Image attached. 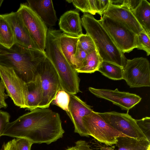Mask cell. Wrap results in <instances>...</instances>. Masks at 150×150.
I'll use <instances>...</instances> for the list:
<instances>
[{
    "label": "cell",
    "instance_id": "4",
    "mask_svg": "<svg viewBox=\"0 0 150 150\" xmlns=\"http://www.w3.org/2000/svg\"><path fill=\"white\" fill-rule=\"evenodd\" d=\"M48 59L58 75L62 89L69 93L76 95L81 91L80 79L75 68L66 59L60 49L50 54Z\"/></svg>",
    "mask_w": 150,
    "mask_h": 150
},
{
    "label": "cell",
    "instance_id": "17",
    "mask_svg": "<svg viewBox=\"0 0 150 150\" xmlns=\"http://www.w3.org/2000/svg\"><path fill=\"white\" fill-rule=\"evenodd\" d=\"M59 25L64 33L77 37L83 34L81 19L76 11L70 10L64 13L59 18Z\"/></svg>",
    "mask_w": 150,
    "mask_h": 150
},
{
    "label": "cell",
    "instance_id": "12",
    "mask_svg": "<svg viewBox=\"0 0 150 150\" xmlns=\"http://www.w3.org/2000/svg\"><path fill=\"white\" fill-rule=\"evenodd\" d=\"M89 91L97 97L108 100L128 111L139 103L142 98L136 94L115 90L97 89L90 87Z\"/></svg>",
    "mask_w": 150,
    "mask_h": 150
},
{
    "label": "cell",
    "instance_id": "27",
    "mask_svg": "<svg viewBox=\"0 0 150 150\" xmlns=\"http://www.w3.org/2000/svg\"><path fill=\"white\" fill-rule=\"evenodd\" d=\"M79 42L81 47L87 54L96 50L92 39L86 34H83L79 37Z\"/></svg>",
    "mask_w": 150,
    "mask_h": 150
},
{
    "label": "cell",
    "instance_id": "28",
    "mask_svg": "<svg viewBox=\"0 0 150 150\" xmlns=\"http://www.w3.org/2000/svg\"><path fill=\"white\" fill-rule=\"evenodd\" d=\"M87 54L81 47L78 40L77 49L74 56V62L76 70L81 67Z\"/></svg>",
    "mask_w": 150,
    "mask_h": 150
},
{
    "label": "cell",
    "instance_id": "13",
    "mask_svg": "<svg viewBox=\"0 0 150 150\" xmlns=\"http://www.w3.org/2000/svg\"><path fill=\"white\" fill-rule=\"evenodd\" d=\"M69 94V111L66 112L74 127V132L82 137H89L83 122V118L90 114L93 110L75 95Z\"/></svg>",
    "mask_w": 150,
    "mask_h": 150
},
{
    "label": "cell",
    "instance_id": "30",
    "mask_svg": "<svg viewBox=\"0 0 150 150\" xmlns=\"http://www.w3.org/2000/svg\"><path fill=\"white\" fill-rule=\"evenodd\" d=\"M66 1L69 3H72L77 8L85 13H90V6L89 0H69Z\"/></svg>",
    "mask_w": 150,
    "mask_h": 150
},
{
    "label": "cell",
    "instance_id": "11",
    "mask_svg": "<svg viewBox=\"0 0 150 150\" xmlns=\"http://www.w3.org/2000/svg\"><path fill=\"white\" fill-rule=\"evenodd\" d=\"M98 113L107 123L127 137L148 140L137 125L135 120L128 112L125 113L112 111Z\"/></svg>",
    "mask_w": 150,
    "mask_h": 150
},
{
    "label": "cell",
    "instance_id": "20",
    "mask_svg": "<svg viewBox=\"0 0 150 150\" xmlns=\"http://www.w3.org/2000/svg\"><path fill=\"white\" fill-rule=\"evenodd\" d=\"M78 40L79 37L63 33L61 34L59 40L62 53L69 63L74 68V56L77 49Z\"/></svg>",
    "mask_w": 150,
    "mask_h": 150
},
{
    "label": "cell",
    "instance_id": "9",
    "mask_svg": "<svg viewBox=\"0 0 150 150\" xmlns=\"http://www.w3.org/2000/svg\"><path fill=\"white\" fill-rule=\"evenodd\" d=\"M123 79L131 88L150 86V65L146 58L127 59L123 67Z\"/></svg>",
    "mask_w": 150,
    "mask_h": 150
},
{
    "label": "cell",
    "instance_id": "5",
    "mask_svg": "<svg viewBox=\"0 0 150 150\" xmlns=\"http://www.w3.org/2000/svg\"><path fill=\"white\" fill-rule=\"evenodd\" d=\"M82 120L88 135L106 146H112L115 144L118 137H128L113 128L100 117L98 112L93 111L83 117Z\"/></svg>",
    "mask_w": 150,
    "mask_h": 150
},
{
    "label": "cell",
    "instance_id": "39",
    "mask_svg": "<svg viewBox=\"0 0 150 150\" xmlns=\"http://www.w3.org/2000/svg\"><path fill=\"white\" fill-rule=\"evenodd\" d=\"M3 0H0V7L3 1Z\"/></svg>",
    "mask_w": 150,
    "mask_h": 150
},
{
    "label": "cell",
    "instance_id": "24",
    "mask_svg": "<svg viewBox=\"0 0 150 150\" xmlns=\"http://www.w3.org/2000/svg\"><path fill=\"white\" fill-rule=\"evenodd\" d=\"M98 71L112 80L123 79V67L113 63L103 61Z\"/></svg>",
    "mask_w": 150,
    "mask_h": 150
},
{
    "label": "cell",
    "instance_id": "33",
    "mask_svg": "<svg viewBox=\"0 0 150 150\" xmlns=\"http://www.w3.org/2000/svg\"><path fill=\"white\" fill-rule=\"evenodd\" d=\"M66 150H93L91 148L86 141L79 140L77 141L74 146L68 148Z\"/></svg>",
    "mask_w": 150,
    "mask_h": 150
},
{
    "label": "cell",
    "instance_id": "14",
    "mask_svg": "<svg viewBox=\"0 0 150 150\" xmlns=\"http://www.w3.org/2000/svg\"><path fill=\"white\" fill-rule=\"evenodd\" d=\"M3 16L11 25L16 43L28 49L40 50L32 38L17 11Z\"/></svg>",
    "mask_w": 150,
    "mask_h": 150
},
{
    "label": "cell",
    "instance_id": "10",
    "mask_svg": "<svg viewBox=\"0 0 150 150\" xmlns=\"http://www.w3.org/2000/svg\"><path fill=\"white\" fill-rule=\"evenodd\" d=\"M17 11L35 43L45 51L48 29L46 25L27 3L21 4Z\"/></svg>",
    "mask_w": 150,
    "mask_h": 150
},
{
    "label": "cell",
    "instance_id": "3",
    "mask_svg": "<svg viewBox=\"0 0 150 150\" xmlns=\"http://www.w3.org/2000/svg\"><path fill=\"white\" fill-rule=\"evenodd\" d=\"M81 21L86 34L92 39L103 61L113 63L124 67L127 59L98 20L91 14L84 13L82 16Z\"/></svg>",
    "mask_w": 150,
    "mask_h": 150
},
{
    "label": "cell",
    "instance_id": "6",
    "mask_svg": "<svg viewBox=\"0 0 150 150\" xmlns=\"http://www.w3.org/2000/svg\"><path fill=\"white\" fill-rule=\"evenodd\" d=\"M98 21L124 54L137 48V35L122 23L105 16Z\"/></svg>",
    "mask_w": 150,
    "mask_h": 150
},
{
    "label": "cell",
    "instance_id": "29",
    "mask_svg": "<svg viewBox=\"0 0 150 150\" xmlns=\"http://www.w3.org/2000/svg\"><path fill=\"white\" fill-rule=\"evenodd\" d=\"M135 120L139 128L150 142V117H146Z\"/></svg>",
    "mask_w": 150,
    "mask_h": 150
},
{
    "label": "cell",
    "instance_id": "25",
    "mask_svg": "<svg viewBox=\"0 0 150 150\" xmlns=\"http://www.w3.org/2000/svg\"><path fill=\"white\" fill-rule=\"evenodd\" d=\"M69 94L64 90L61 89L58 91L51 103L58 106L67 112L69 111Z\"/></svg>",
    "mask_w": 150,
    "mask_h": 150
},
{
    "label": "cell",
    "instance_id": "1",
    "mask_svg": "<svg viewBox=\"0 0 150 150\" xmlns=\"http://www.w3.org/2000/svg\"><path fill=\"white\" fill-rule=\"evenodd\" d=\"M65 131L59 114L37 108L9 122L2 136L24 138L33 144H50L62 138Z\"/></svg>",
    "mask_w": 150,
    "mask_h": 150
},
{
    "label": "cell",
    "instance_id": "21",
    "mask_svg": "<svg viewBox=\"0 0 150 150\" xmlns=\"http://www.w3.org/2000/svg\"><path fill=\"white\" fill-rule=\"evenodd\" d=\"M131 11L144 30L150 35V3L142 0L138 6Z\"/></svg>",
    "mask_w": 150,
    "mask_h": 150
},
{
    "label": "cell",
    "instance_id": "15",
    "mask_svg": "<svg viewBox=\"0 0 150 150\" xmlns=\"http://www.w3.org/2000/svg\"><path fill=\"white\" fill-rule=\"evenodd\" d=\"M103 15L120 22L137 35L144 31L131 11L127 8L110 3Z\"/></svg>",
    "mask_w": 150,
    "mask_h": 150
},
{
    "label": "cell",
    "instance_id": "16",
    "mask_svg": "<svg viewBox=\"0 0 150 150\" xmlns=\"http://www.w3.org/2000/svg\"><path fill=\"white\" fill-rule=\"evenodd\" d=\"M27 2L28 6L45 24L50 26L55 25L57 18L52 0H27Z\"/></svg>",
    "mask_w": 150,
    "mask_h": 150
},
{
    "label": "cell",
    "instance_id": "35",
    "mask_svg": "<svg viewBox=\"0 0 150 150\" xmlns=\"http://www.w3.org/2000/svg\"><path fill=\"white\" fill-rule=\"evenodd\" d=\"M5 89L0 80V110L2 108H6L7 107V104L5 101L8 96L5 92Z\"/></svg>",
    "mask_w": 150,
    "mask_h": 150
},
{
    "label": "cell",
    "instance_id": "19",
    "mask_svg": "<svg viewBox=\"0 0 150 150\" xmlns=\"http://www.w3.org/2000/svg\"><path fill=\"white\" fill-rule=\"evenodd\" d=\"M117 149L106 148L105 150H150V142L129 137H119L115 144Z\"/></svg>",
    "mask_w": 150,
    "mask_h": 150
},
{
    "label": "cell",
    "instance_id": "7",
    "mask_svg": "<svg viewBox=\"0 0 150 150\" xmlns=\"http://www.w3.org/2000/svg\"><path fill=\"white\" fill-rule=\"evenodd\" d=\"M37 72L41 78L43 91L42 100L38 108H48L58 91L62 89L59 77L47 57L38 65Z\"/></svg>",
    "mask_w": 150,
    "mask_h": 150
},
{
    "label": "cell",
    "instance_id": "26",
    "mask_svg": "<svg viewBox=\"0 0 150 150\" xmlns=\"http://www.w3.org/2000/svg\"><path fill=\"white\" fill-rule=\"evenodd\" d=\"M137 48L145 51L147 56L150 54V35L144 31L137 35Z\"/></svg>",
    "mask_w": 150,
    "mask_h": 150
},
{
    "label": "cell",
    "instance_id": "37",
    "mask_svg": "<svg viewBox=\"0 0 150 150\" xmlns=\"http://www.w3.org/2000/svg\"><path fill=\"white\" fill-rule=\"evenodd\" d=\"M90 6V14L95 15L98 13V8L97 0H89Z\"/></svg>",
    "mask_w": 150,
    "mask_h": 150
},
{
    "label": "cell",
    "instance_id": "2",
    "mask_svg": "<svg viewBox=\"0 0 150 150\" xmlns=\"http://www.w3.org/2000/svg\"><path fill=\"white\" fill-rule=\"evenodd\" d=\"M46 57L45 51L28 49L16 43L10 48L0 44V65L13 68L26 83L35 80L38 67Z\"/></svg>",
    "mask_w": 150,
    "mask_h": 150
},
{
    "label": "cell",
    "instance_id": "38",
    "mask_svg": "<svg viewBox=\"0 0 150 150\" xmlns=\"http://www.w3.org/2000/svg\"><path fill=\"white\" fill-rule=\"evenodd\" d=\"M3 150H17L16 145V139L11 140L3 145Z\"/></svg>",
    "mask_w": 150,
    "mask_h": 150
},
{
    "label": "cell",
    "instance_id": "36",
    "mask_svg": "<svg viewBox=\"0 0 150 150\" xmlns=\"http://www.w3.org/2000/svg\"><path fill=\"white\" fill-rule=\"evenodd\" d=\"M141 1L142 0H123L122 4L120 6L127 8L131 11L135 9Z\"/></svg>",
    "mask_w": 150,
    "mask_h": 150
},
{
    "label": "cell",
    "instance_id": "34",
    "mask_svg": "<svg viewBox=\"0 0 150 150\" xmlns=\"http://www.w3.org/2000/svg\"><path fill=\"white\" fill-rule=\"evenodd\" d=\"M98 13L101 17L103 13L108 8L111 3L110 0H97Z\"/></svg>",
    "mask_w": 150,
    "mask_h": 150
},
{
    "label": "cell",
    "instance_id": "32",
    "mask_svg": "<svg viewBox=\"0 0 150 150\" xmlns=\"http://www.w3.org/2000/svg\"><path fill=\"white\" fill-rule=\"evenodd\" d=\"M10 117L8 112L0 110V137L2 136L5 128L9 122Z\"/></svg>",
    "mask_w": 150,
    "mask_h": 150
},
{
    "label": "cell",
    "instance_id": "31",
    "mask_svg": "<svg viewBox=\"0 0 150 150\" xmlns=\"http://www.w3.org/2000/svg\"><path fill=\"white\" fill-rule=\"evenodd\" d=\"M33 143L26 139L18 138L16 139V145L17 150H31Z\"/></svg>",
    "mask_w": 150,
    "mask_h": 150
},
{
    "label": "cell",
    "instance_id": "18",
    "mask_svg": "<svg viewBox=\"0 0 150 150\" xmlns=\"http://www.w3.org/2000/svg\"><path fill=\"white\" fill-rule=\"evenodd\" d=\"M27 108L30 111L38 108L43 96L41 78L38 74L35 80L26 83Z\"/></svg>",
    "mask_w": 150,
    "mask_h": 150
},
{
    "label": "cell",
    "instance_id": "8",
    "mask_svg": "<svg viewBox=\"0 0 150 150\" xmlns=\"http://www.w3.org/2000/svg\"><path fill=\"white\" fill-rule=\"evenodd\" d=\"M0 78L8 96L20 108H27L26 83L13 68L0 65Z\"/></svg>",
    "mask_w": 150,
    "mask_h": 150
},
{
    "label": "cell",
    "instance_id": "22",
    "mask_svg": "<svg viewBox=\"0 0 150 150\" xmlns=\"http://www.w3.org/2000/svg\"><path fill=\"white\" fill-rule=\"evenodd\" d=\"M16 43L12 28L3 15H0V44L8 48Z\"/></svg>",
    "mask_w": 150,
    "mask_h": 150
},
{
    "label": "cell",
    "instance_id": "23",
    "mask_svg": "<svg viewBox=\"0 0 150 150\" xmlns=\"http://www.w3.org/2000/svg\"><path fill=\"white\" fill-rule=\"evenodd\" d=\"M103 61L96 50L87 54L82 66L76 70L78 73H93L98 71Z\"/></svg>",
    "mask_w": 150,
    "mask_h": 150
}]
</instances>
